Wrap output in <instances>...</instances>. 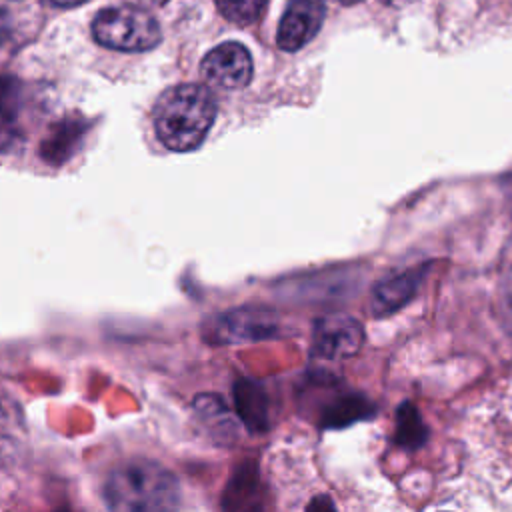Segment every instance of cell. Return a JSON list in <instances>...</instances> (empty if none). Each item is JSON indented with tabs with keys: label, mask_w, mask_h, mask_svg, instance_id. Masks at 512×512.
I'll use <instances>...</instances> for the list:
<instances>
[{
	"label": "cell",
	"mask_w": 512,
	"mask_h": 512,
	"mask_svg": "<svg viewBox=\"0 0 512 512\" xmlns=\"http://www.w3.org/2000/svg\"><path fill=\"white\" fill-rule=\"evenodd\" d=\"M322 0H292L280 18L276 44L286 52H296L306 46L320 30L324 22Z\"/></svg>",
	"instance_id": "obj_6"
},
{
	"label": "cell",
	"mask_w": 512,
	"mask_h": 512,
	"mask_svg": "<svg viewBox=\"0 0 512 512\" xmlns=\"http://www.w3.org/2000/svg\"><path fill=\"white\" fill-rule=\"evenodd\" d=\"M214 2L226 20L246 26L260 18L268 0H214Z\"/></svg>",
	"instance_id": "obj_11"
},
{
	"label": "cell",
	"mask_w": 512,
	"mask_h": 512,
	"mask_svg": "<svg viewBox=\"0 0 512 512\" xmlns=\"http://www.w3.org/2000/svg\"><path fill=\"white\" fill-rule=\"evenodd\" d=\"M10 30H12V24H10V16L4 8H0V46L8 40L10 36Z\"/></svg>",
	"instance_id": "obj_12"
},
{
	"label": "cell",
	"mask_w": 512,
	"mask_h": 512,
	"mask_svg": "<svg viewBox=\"0 0 512 512\" xmlns=\"http://www.w3.org/2000/svg\"><path fill=\"white\" fill-rule=\"evenodd\" d=\"M340 4H344V6H352V4H358L360 0H338Z\"/></svg>",
	"instance_id": "obj_16"
},
{
	"label": "cell",
	"mask_w": 512,
	"mask_h": 512,
	"mask_svg": "<svg viewBox=\"0 0 512 512\" xmlns=\"http://www.w3.org/2000/svg\"><path fill=\"white\" fill-rule=\"evenodd\" d=\"M380 2H384V4H388V6H394V8H400V6L408 4L410 0H380Z\"/></svg>",
	"instance_id": "obj_15"
},
{
	"label": "cell",
	"mask_w": 512,
	"mask_h": 512,
	"mask_svg": "<svg viewBox=\"0 0 512 512\" xmlns=\"http://www.w3.org/2000/svg\"><path fill=\"white\" fill-rule=\"evenodd\" d=\"M200 72L210 86L240 90L252 80V58L240 42H224L204 56Z\"/></svg>",
	"instance_id": "obj_5"
},
{
	"label": "cell",
	"mask_w": 512,
	"mask_h": 512,
	"mask_svg": "<svg viewBox=\"0 0 512 512\" xmlns=\"http://www.w3.org/2000/svg\"><path fill=\"white\" fill-rule=\"evenodd\" d=\"M154 128L160 142L174 152L198 148L216 118L212 92L200 84L168 88L154 104Z\"/></svg>",
	"instance_id": "obj_1"
},
{
	"label": "cell",
	"mask_w": 512,
	"mask_h": 512,
	"mask_svg": "<svg viewBox=\"0 0 512 512\" xmlns=\"http://www.w3.org/2000/svg\"><path fill=\"white\" fill-rule=\"evenodd\" d=\"M276 334V320L266 310L238 308L216 318L214 340L218 344H240L270 338Z\"/></svg>",
	"instance_id": "obj_8"
},
{
	"label": "cell",
	"mask_w": 512,
	"mask_h": 512,
	"mask_svg": "<svg viewBox=\"0 0 512 512\" xmlns=\"http://www.w3.org/2000/svg\"><path fill=\"white\" fill-rule=\"evenodd\" d=\"M0 424H2V408H0Z\"/></svg>",
	"instance_id": "obj_17"
},
{
	"label": "cell",
	"mask_w": 512,
	"mask_h": 512,
	"mask_svg": "<svg viewBox=\"0 0 512 512\" xmlns=\"http://www.w3.org/2000/svg\"><path fill=\"white\" fill-rule=\"evenodd\" d=\"M52 6H58V8H70V6H78L86 0H48Z\"/></svg>",
	"instance_id": "obj_14"
},
{
	"label": "cell",
	"mask_w": 512,
	"mask_h": 512,
	"mask_svg": "<svg viewBox=\"0 0 512 512\" xmlns=\"http://www.w3.org/2000/svg\"><path fill=\"white\" fill-rule=\"evenodd\" d=\"M430 264H420V266H412L406 268L402 272H394L386 278H382L380 282H376V286L372 288V296H370V312L374 318H386L394 312H398L400 308H404L418 292V288L422 286L426 274H428Z\"/></svg>",
	"instance_id": "obj_7"
},
{
	"label": "cell",
	"mask_w": 512,
	"mask_h": 512,
	"mask_svg": "<svg viewBox=\"0 0 512 512\" xmlns=\"http://www.w3.org/2000/svg\"><path fill=\"white\" fill-rule=\"evenodd\" d=\"M104 500L108 508L122 512L172 510L180 504V486L162 464L134 458L110 470L104 482Z\"/></svg>",
	"instance_id": "obj_2"
},
{
	"label": "cell",
	"mask_w": 512,
	"mask_h": 512,
	"mask_svg": "<svg viewBox=\"0 0 512 512\" xmlns=\"http://www.w3.org/2000/svg\"><path fill=\"white\" fill-rule=\"evenodd\" d=\"M364 344L362 324L346 314H328L316 320L312 330V352L324 360L354 356Z\"/></svg>",
	"instance_id": "obj_4"
},
{
	"label": "cell",
	"mask_w": 512,
	"mask_h": 512,
	"mask_svg": "<svg viewBox=\"0 0 512 512\" xmlns=\"http://www.w3.org/2000/svg\"><path fill=\"white\" fill-rule=\"evenodd\" d=\"M128 2H132V4H136V6H140V8H154V6L166 4L168 0H128Z\"/></svg>",
	"instance_id": "obj_13"
},
{
	"label": "cell",
	"mask_w": 512,
	"mask_h": 512,
	"mask_svg": "<svg viewBox=\"0 0 512 512\" xmlns=\"http://www.w3.org/2000/svg\"><path fill=\"white\" fill-rule=\"evenodd\" d=\"M94 40L110 50L146 52L160 42V26L142 8H106L92 22Z\"/></svg>",
	"instance_id": "obj_3"
},
{
	"label": "cell",
	"mask_w": 512,
	"mask_h": 512,
	"mask_svg": "<svg viewBox=\"0 0 512 512\" xmlns=\"http://www.w3.org/2000/svg\"><path fill=\"white\" fill-rule=\"evenodd\" d=\"M394 440L402 448H420L426 444L430 432L428 426L424 424L418 408L412 402H402L396 408V430H394Z\"/></svg>",
	"instance_id": "obj_9"
},
{
	"label": "cell",
	"mask_w": 512,
	"mask_h": 512,
	"mask_svg": "<svg viewBox=\"0 0 512 512\" xmlns=\"http://www.w3.org/2000/svg\"><path fill=\"white\" fill-rule=\"evenodd\" d=\"M374 414L370 402L364 396H346L340 398L328 412H326V426H348L356 420L370 418Z\"/></svg>",
	"instance_id": "obj_10"
}]
</instances>
